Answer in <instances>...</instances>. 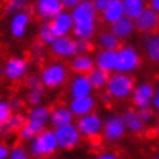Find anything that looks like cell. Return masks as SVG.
I'll use <instances>...</instances> for the list:
<instances>
[{"label": "cell", "instance_id": "484cf974", "mask_svg": "<svg viewBox=\"0 0 159 159\" xmlns=\"http://www.w3.org/2000/svg\"><path fill=\"white\" fill-rule=\"evenodd\" d=\"M124 3V12L125 17L134 20L147 6H145V0H122Z\"/></svg>", "mask_w": 159, "mask_h": 159}, {"label": "cell", "instance_id": "5b68a950", "mask_svg": "<svg viewBox=\"0 0 159 159\" xmlns=\"http://www.w3.org/2000/svg\"><path fill=\"white\" fill-rule=\"evenodd\" d=\"M40 80L43 87L47 88H56L60 87L66 80V66L60 62H54L47 65L40 73Z\"/></svg>", "mask_w": 159, "mask_h": 159}, {"label": "cell", "instance_id": "d6986e66", "mask_svg": "<svg viewBox=\"0 0 159 159\" xmlns=\"http://www.w3.org/2000/svg\"><path fill=\"white\" fill-rule=\"evenodd\" d=\"M28 25H30V12L22 11V12L14 14L12 19H11V22H9L11 34H12L14 37H23L25 33H26Z\"/></svg>", "mask_w": 159, "mask_h": 159}, {"label": "cell", "instance_id": "e0dca14e", "mask_svg": "<svg viewBox=\"0 0 159 159\" xmlns=\"http://www.w3.org/2000/svg\"><path fill=\"white\" fill-rule=\"evenodd\" d=\"M96 105V101L93 96H87V98H79V99H73L70 102L68 108L71 110V113L77 117L87 116L90 113H93V108Z\"/></svg>", "mask_w": 159, "mask_h": 159}, {"label": "cell", "instance_id": "f35d334b", "mask_svg": "<svg viewBox=\"0 0 159 159\" xmlns=\"http://www.w3.org/2000/svg\"><path fill=\"white\" fill-rule=\"evenodd\" d=\"M80 2H82V0H60L62 6H63V8H68V9H74Z\"/></svg>", "mask_w": 159, "mask_h": 159}, {"label": "cell", "instance_id": "9c48e42d", "mask_svg": "<svg viewBox=\"0 0 159 159\" xmlns=\"http://www.w3.org/2000/svg\"><path fill=\"white\" fill-rule=\"evenodd\" d=\"M54 133H56V138H57L59 148H63V150L74 148L79 144V141H80V133H79L77 127L73 125V124L60 127V128H56Z\"/></svg>", "mask_w": 159, "mask_h": 159}, {"label": "cell", "instance_id": "f546056e", "mask_svg": "<svg viewBox=\"0 0 159 159\" xmlns=\"http://www.w3.org/2000/svg\"><path fill=\"white\" fill-rule=\"evenodd\" d=\"M56 40V36L53 33L51 23L50 22H43L39 28V42L43 45H53Z\"/></svg>", "mask_w": 159, "mask_h": 159}, {"label": "cell", "instance_id": "277c9868", "mask_svg": "<svg viewBox=\"0 0 159 159\" xmlns=\"http://www.w3.org/2000/svg\"><path fill=\"white\" fill-rule=\"evenodd\" d=\"M141 63V57L138 51L127 45V47H120L116 51V65H114V71L116 73H124L128 74L130 71L136 70Z\"/></svg>", "mask_w": 159, "mask_h": 159}, {"label": "cell", "instance_id": "52a82bcc", "mask_svg": "<svg viewBox=\"0 0 159 159\" xmlns=\"http://www.w3.org/2000/svg\"><path fill=\"white\" fill-rule=\"evenodd\" d=\"M50 117H51V111L47 107H42V105L34 107V108H31V111L26 116V125L36 134H39L50 124Z\"/></svg>", "mask_w": 159, "mask_h": 159}, {"label": "cell", "instance_id": "8992f818", "mask_svg": "<svg viewBox=\"0 0 159 159\" xmlns=\"http://www.w3.org/2000/svg\"><path fill=\"white\" fill-rule=\"evenodd\" d=\"M76 127H77L80 136H85L88 139H93V138H96V136L101 134V131L104 128V120L96 113H90L87 116L79 117Z\"/></svg>", "mask_w": 159, "mask_h": 159}, {"label": "cell", "instance_id": "60d3db41", "mask_svg": "<svg viewBox=\"0 0 159 159\" xmlns=\"http://www.w3.org/2000/svg\"><path fill=\"white\" fill-rule=\"evenodd\" d=\"M91 2H93L96 11H99V12H102V11L105 9L107 3H108V0H91Z\"/></svg>", "mask_w": 159, "mask_h": 159}, {"label": "cell", "instance_id": "e575fe53", "mask_svg": "<svg viewBox=\"0 0 159 159\" xmlns=\"http://www.w3.org/2000/svg\"><path fill=\"white\" fill-rule=\"evenodd\" d=\"M76 48L77 54H88V51L91 50L90 39H76Z\"/></svg>", "mask_w": 159, "mask_h": 159}, {"label": "cell", "instance_id": "7bdbcfd3", "mask_svg": "<svg viewBox=\"0 0 159 159\" xmlns=\"http://www.w3.org/2000/svg\"><path fill=\"white\" fill-rule=\"evenodd\" d=\"M34 54H36L37 57L43 54V43H40V42H39V43L36 45V48H34Z\"/></svg>", "mask_w": 159, "mask_h": 159}, {"label": "cell", "instance_id": "9a60e30c", "mask_svg": "<svg viewBox=\"0 0 159 159\" xmlns=\"http://www.w3.org/2000/svg\"><path fill=\"white\" fill-rule=\"evenodd\" d=\"M51 50L56 56L59 57H74L77 56V48H76V40L71 39L70 36L65 37H57L51 45Z\"/></svg>", "mask_w": 159, "mask_h": 159}, {"label": "cell", "instance_id": "b9f144b4", "mask_svg": "<svg viewBox=\"0 0 159 159\" xmlns=\"http://www.w3.org/2000/svg\"><path fill=\"white\" fill-rule=\"evenodd\" d=\"M8 155H9V150L6 145L0 144V159H8Z\"/></svg>", "mask_w": 159, "mask_h": 159}, {"label": "cell", "instance_id": "f6af8a7d", "mask_svg": "<svg viewBox=\"0 0 159 159\" xmlns=\"http://www.w3.org/2000/svg\"><path fill=\"white\" fill-rule=\"evenodd\" d=\"M150 8L159 14V0H150Z\"/></svg>", "mask_w": 159, "mask_h": 159}, {"label": "cell", "instance_id": "8fae6325", "mask_svg": "<svg viewBox=\"0 0 159 159\" xmlns=\"http://www.w3.org/2000/svg\"><path fill=\"white\" fill-rule=\"evenodd\" d=\"M63 11L60 0H36V12L43 22H51Z\"/></svg>", "mask_w": 159, "mask_h": 159}, {"label": "cell", "instance_id": "83f0119b", "mask_svg": "<svg viewBox=\"0 0 159 159\" xmlns=\"http://www.w3.org/2000/svg\"><path fill=\"white\" fill-rule=\"evenodd\" d=\"M145 51H147V56L150 60L159 62V34H147Z\"/></svg>", "mask_w": 159, "mask_h": 159}, {"label": "cell", "instance_id": "d590c367", "mask_svg": "<svg viewBox=\"0 0 159 159\" xmlns=\"http://www.w3.org/2000/svg\"><path fill=\"white\" fill-rule=\"evenodd\" d=\"M19 134H20V138H22L23 141H30V142H31V141H33V139L37 136V134H36V133H34V131H33V130H31V128H30L26 124H25V125L20 128Z\"/></svg>", "mask_w": 159, "mask_h": 159}, {"label": "cell", "instance_id": "4316f807", "mask_svg": "<svg viewBox=\"0 0 159 159\" xmlns=\"http://www.w3.org/2000/svg\"><path fill=\"white\" fill-rule=\"evenodd\" d=\"M88 80H90L93 88H104V87H107V84L110 80V74L107 71H102V70L94 66L93 71L88 73Z\"/></svg>", "mask_w": 159, "mask_h": 159}, {"label": "cell", "instance_id": "c3c4849f", "mask_svg": "<svg viewBox=\"0 0 159 159\" xmlns=\"http://www.w3.org/2000/svg\"><path fill=\"white\" fill-rule=\"evenodd\" d=\"M37 159H50V158H37Z\"/></svg>", "mask_w": 159, "mask_h": 159}, {"label": "cell", "instance_id": "5bb4252c", "mask_svg": "<svg viewBox=\"0 0 159 159\" xmlns=\"http://www.w3.org/2000/svg\"><path fill=\"white\" fill-rule=\"evenodd\" d=\"M133 104L138 107L139 110L141 108H147L153 102V98H155V90L150 84H141L134 88L133 94Z\"/></svg>", "mask_w": 159, "mask_h": 159}, {"label": "cell", "instance_id": "6da1fadb", "mask_svg": "<svg viewBox=\"0 0 159 159\" xmlns=\"http://www.w3.org/2000/svg\"><path fill=\"white\" fill-rule=\"evenodd\" d=\"M73 33L76 39H90L96 31L98 11L91 0H82L73 11Z\"/></svg>", "mask_w": 159, "mask_h": 159}, {"label": "cell", "instance_id": "2e32d148", "mask_svg": "<svg viewBox=\"0 0 159 159\" xmlns=\"http://www.w3.org/2000/svg\"><path fill=\"white\" fill-rule=\"evenodd\" d=\"M91 90H93V87H91V84H90V80H88V76L77 74V76L71 80L70 93H71L73 99L91 96Z\"/></svg>", "mask_w": 159, "mask_h": 159}, {"label": "cell", "instance_id": "74e56055", "mask_svg": "<svg viewBox=\"0 0 159 159\" xmlns=\"http://www.w3.org/2000/svg\"><path fill=\"white\" fill-rule=\"evenodd\" d=\"M139 116H141V119H142V122L144 124H148V122H152V119H153V110L152 108H141L139 111Z\"/></svg>", "mask_w": 159, "mask_h": 159}, {"label": "cell", "instance_id": "f1b7e54d", "mask_svg": "<svg viewBox=\"0 0 159 159\" xmlns=\"http://www.w3.org/2000/svg\"><path fill=\"white\" fill-rule=\"evenodd\" d=\"M99 45L102 47V50L105 51H117L119 50V39L111 33V31H105L99 36Z\"/></svg>", "mask_w": 159, "mask_h": 159}, {"label": "cell", "instance_id": "7a4b0ae2", "mask_svg": "<svg viewBox=\"0 0 159 159\" xmlns=\"http://www.w3.org/2000/svg\"><path fill=\"white\" fill-rule=\"evenodd\" d=\"M57 148H59V144H57L54 130H47V128L42 133H39L31 141V145H30V152L36 158H47L53 155Z\"/></svg>", "mask_w": 159, "mask_h": 159}, {"label": "cell", "instance_id": "3957f363", "mask_svg": "<svg viewBox=\"0 0 159 159\" xmlns=\"http://www.w3.org/2000/svg\"><path fill=\"white\" fill-rule=\"evenodd\" d=\"M134 91V79L130 74L116 73L110 76L107 84V93L114 99H127Z\"/></svg>", "mask_w": 159, "mask_h": 159}, {"label": "cell", "instance_id": "4dcf8cb0", "mask_svg": "<svg viewBox=\"0 0 159 159\" xmlns=\"http://www.w3.org/2000/svg\"><path fill=\"white\" fill-rule=\"evenodd\" d=\"M43 93H45V87L43 85H39V87H34V88H28V93H26L28 104L33 107H39L42 99H43Z\"/></svg>", "mask_w": 159, "mask_h": 159}, {"label": "cell", "instance_id": "44dd1931", "mask_svg": "<svg viewBox=\"0 0 159 159\" xmlns=\"http://www.w3.org/2000/svg\"><path fill=\"white\" fill-rule=\"evenodd\" d=\"M94 66H96L94 65V59L90 54H77L71 60L73 71H76L77 74H82V76H88V73L93 71Z\"/></svg>", "mask_w": 159, "mask_h": 159}, {"label": "cell", "instance_id": "ba28073f", "mask_svg": "<svg viewBox=\"0 0 159 159\" xmlns=\"http://www.w3.org/2000/svg\"><path fill=\"white\" fill-rule=\"evenodd\" d=\"M125 130H127V127L124 124L122 116L111 114V116H108L105 120H104L102 133H104V138H105L108 142H117L125 134Z\"/></svg>", "mask_w": 159, "mask_h": 159}, {"label": "cell", "instance_id": "30bf717a", "mask_svg": "<svg viewBox=\"0 0 159 159\" xmlns=\"http://www.w3.org/2000/svg\"><path fill=\"white\" fill-rule=\"evenodd\" d=\"M134 28H138L142 33H156L159 30V14L153 11L150 6L145 8L136 19H134Z\"/></svg>", "mask_w": 159, "mask_h": 159}, {"label": "cell", "instance_id": "cb8c5ba5", "mask_svg": "<svg viewBox=\"0 0 159 159\" xmlns=\"http://www.w3.org/2000/svg\"><path fill=\"white\" fill-rule=\"evenodd\" d=\"M134 31V20L128 19V17H122L120 20H117L116 23L111 25V33L120 40V39H125L128 37L131 33Z\"/></svg>", "mask_w": 159, "mask_h": 159}, {"label": "cell", "instance_id": "bcb514c9", "mask_svg": "<svg viewBox=\"0 0 159 159\" xmlns=\"http://www.w3.org/2000/svg\"><path fill=\"white\" fill-rule=\"evenodd\" d=\"M153 107L156 108V110H159V90L158 91H155V98H153Z\"/></svg>", "mask_w": 159, "mask_h": 159}, {"label": "cell", "instance_id": "d4e9b609", "mask_svg": "<svg viewBox=\"0 0 159 159\" xmlns=\"http://www.w3.org/2000/svg\"><path fill=\"white\" fill-rule=\"evenodd\" d=\"M122 119H124V124H125L127 130H130L131 133H141L145 127V124L142 122L139 113L134 111V110H127L124 113Z\"/></svg>", "mask_w": 159, "mask_h": 159}, {"label": "cell", "instance_id": "7402d4cb", "mask_svg": "<svg viewBox=\"0 0 159 159\" xmlns=\"http://www.w3.org/2000/svg\"><path fill=\"white\" fill-rule=\"evenodd\" d=\"M26 124V117L22 114H12L6 122L0 125V136H8L12 133H19L20 128Z\"/></svg>", "mask_w": 159, "mask_h": 159}, {"label": "cell", "instance_id": "7c38bea8", "mask_svg": "<svg viewBox=\"0 0 159 159\" xmlns=\"http://www.w3.org/2000/svg\"><path fill=\"white\" fill-rule=\"evenodd\" d=\"M28 62L23 57H11L3 66V74L11 80H19L26 76Z\"/></svg>", "mask_w": 159, "mask_h": 159}, {"label": "cell", "instance_id": "ac0fdd59", "mask_svg": "<svg viewBox=\"0 0 159 159\" xmlns=\"http://www.w3.org/2000/svg\"><path fill=\"white\" fill-rule=\"evenodd\" d=\"M124 16H125V12H124L122 0H108L105 9L102 11V19L105 20L107 23L113 25L117 20H120Z\"/></svg>", "mask_w": 159, "mask_h": 159}, {"label": "cell", "instance_id": "836d02e7", "mask_svg": "<svg viewBox=\"0 0 159 159\" xmlns=\"http://www.w3.org/2000/svg\"><path fill=\"white\" fill-rule=\"evenodd\" d=\"M8 159H30V153L23 148V147H14L12 150H9Z\"/></svg>", "mask_w": 159, "mask_h": 159}, {"label": "cell", "instance_id": "d6a6232c", "mask_svg": "<svg viewBox=\"0 0 159 159\" xmlns=\"http://www.w3.org/2000/svg\"><path fill=\"white\" fill-rule=\"evenodd\" d=\"M11 116H12V110H11V107H9V102L0 101V125H2L3 122H6Z\"/></svg>", "mask_w": 159, "mask_h": 159}, {"label": "cell", "instance_id": "ab89813d", "mask_svg": "<svg viewBox=\"0 0 159 159\" xmlns=\"http://www.w3.org/2000/svg\"><path fill=\"white\" fill-rule=\"evenodd\" d=\"M9 107H11V110H20V108H22V99H20V98H17V96L11 98V101H9Z\"/></svg>", "mask_w": 159, "mask_h": 159}, {"label": "cell", "instance_id": "ee69618b", "mask_svg": "<svg viewBox=\"0 0 159 159\" xmlns=\"http://www.w3.org/2000/svg\"><path fill=\"white\" fill-rule=\"evenodd\" d=\"M96 159H119L116 155H113V153H102V155H99Z\"/></svg>", "mask_w": 159, "mask_h": 159}, {"label": "cell", "instance_id": "4fadbf2b", "mask_svg": "<svg viewBox=\"0 0 159 159\" xmlns=\"http://www.w3.org/2000/svg\"><path fill=\"white\" fill-rule=\"evenodd\" d=\"M50 23H51V28H53L56 39L57 37H65L73 31V17L66 11H62L60 14H57Z\"/></svg>", "mask_w": 159, "mask_h": 159}, {"label": "cell", "instance_id": "681fc988", "mask_svg": "<svg viewBox=\"0 0 159 159\" xmlns=\"http://www.w3.org/2000/svg\"><path fill=\"white\" fill-rule=\"evenodd\" d=\"M158 124H159V116H158Z\"/></svg>", "mask_w": 159, "mask_h": 159}, {"label": "cell", "instance_id": "1f68e13d", "mask_svg": "<svg viewBox=\"0 0 159 159\" xmlns=\"http://www.w3.org/2000/svg\"><path fill=\"white\" fill-rule=\"evenodd\" d=\"M28 0H8L6 2V12L8 14H17V12H22L26 6Z\"/></svg>", "mask_w": 159, "mask_h": 159}, {"label": "cell", "instance_id": "603a6c76", "mask_svg": "<svg viewBox=\"0 0 159 159\" xmlns=\"http://www.w3.org/2000/svg\"><path fill=\"white\" fill-rule=\"evenodd\" d=\"M94 65L96 68L102 70V71H114V65H116V51H99L94 57Z\"/></svg>", "mask_w": 159, "mask_h": 159}, {"label": "cell", "instance_id": "ffe728a7", "mask_svg": "<svg viewBox=\"0 0 159 159\" xmlns=\"http://www.w3.org/2000/svg\"><path fill=\"white\" fill-rule=\"evenodd\" d=\"M73 117H74V114L71 113V110L68 107H56L51 111L50 124L54 128H60V127H65V125H71Z\"/></svg>", "mask_w": 159, "mask_h": 159}, {"label": "cell", "instance_id": "7dc6e473", "mask_svg": "<svg viewBox=\"0 0 159 159\" xmlns=\"http://www.w3.org/2000/svg\"><path fill=\"white\" fill-rule=\"evenodd\" d=\"M110 98H111V96H110L108 93H102V94H101V99H102L104 102H108V101H110Z\"/></svg>", "mask_w": 159, "mask_h": 159}, {"label": "cell", "instance_id": "8d00e7d4", "mask_svg": "<svg viewBox=\"0 0 159 159\" xmlns=\"http://www.w3.org/2000/svg\"><path fill=\"white\" fill-rule=\"evenodd\" d=\"M39 85H43L42 80H40V76H37V74H28L26 76V87L28 88H34V87H39Z\"/></svg>", "mask_w": 159, "mask_h": 159}]
</instances>
